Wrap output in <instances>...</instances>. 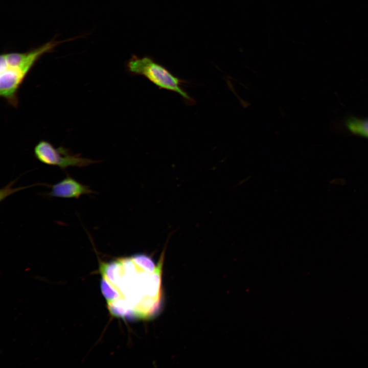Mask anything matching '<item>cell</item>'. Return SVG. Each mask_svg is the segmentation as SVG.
<instances>
[{
	"label": "cell",
	"mask_w": 368,
	"mask_h": 368,
	"mask_svg": "<svg viewBox=\"0 0 368 368\" xmlns=\"http://www.w3.org/2000/svg\"><path fill=\"white\" fill-rule=\"evenodd\" d=\"M164 252L155 263L145 254L99 259L101 289L111 315L148 319L158 312L162 300Z\"/></svg>",
	"instance_id": "cell-1"
},
{
	"label": "cell",
	"mask_w": 368,
	"mask_h": 368,
	"mask_svg": "<svg viewBox=\"0 0 368 368\" xmlns=\"http://www.w3.org/2000/svg\"><path fill=\"white\" fill-rule=\"evenodd\" d=\"M76 38L63 40L55 38L25 52L2 54L0 58V96L10 105L17 107L18 91L28 75L45 54L52 53L59 44Z\"/></svg>",
	"instance_id": "cell-2"
},
{
	"label": "cell",
	"mask_w": 368,
	"mask_h": 368,
	"mask_svg": "<svg viewBox=\"0 0 368 368\" xmlns=\"http://www.w3.org/2000/svg\"><path fill=\"white\" fill-rule=\"evenodd\" d=\"M126 70L132 76H142L158 87L177 93L187 105L195 103V100L183 89L188 81L173 75L163 65L149 56L142 57L132 55L127 61Z\"/></svg>",
	"instance_id": "cell-3"
},
{
	"label": "cell",
	"mask_w": 368,
	"mask_h": 368,
	"mask_svg": "<svg viewBox=\"0 0 368 368\" xmlns=\"http://www.w3.org/2000/svg\"><path fill=\"white\" fill-rule=\"evenodd\" d=\"M34 154L42 164L57 167L62 170L70 167H85L99 162L72 153L63 146L55 147L45 140L40 141L34 147Z\"/></svg>",
	"instance_id": "cell-4"
},
{
	"label": "cell",
	"mask_w": 368,
	"mask_h": 368,
	"mask_svg": "<svg viewBox=\"0 0 368 368\" xmlns=\"http://www.w3.org/2000/svg\"><path fill=\"white\" fill-rule=\"evenodd\" d=\"M50 187L48 195L54 197L78 199L82 195L94 193L89 186L80 183L70 175Z\"/></svg>",
	"instance_id": "cell-5"
},
{
	"label": "cell",
	"mask_w": 368,
	"mask_h": 368,
	"mask_svg": "<svg viewBox=\"0 0 368 368\" xmlns=\"http://www.w3.org/2000/svg\"><path fill=\"white\" fill-rule=\"evenodd\" d=\"M345 126L353 134L368 139V118L350 117L346 120Z\"/></svg>",
	"instance_id": "cell-6"
}]
</instances>
